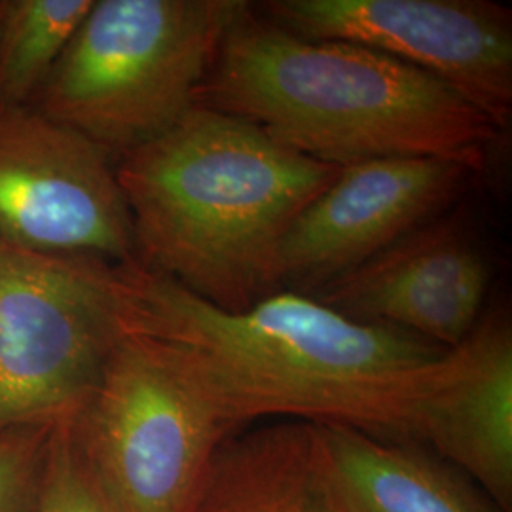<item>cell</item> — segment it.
Masks as SVG:
<instances>
[{"label":"cell","mask_w":512,"mask_h":512,"mask_svg":"<svg viewBox=\"0 0 512 512\" xmlns=\"http://www.w3.org/2000/svg\"><path fill=\"white\" fill-rule=\"evenodd\" d=\"M340 169L196 103L116 160L135 260L215 308L247 310L283 291L281 241Z\"/></svg>","instance_id":"2"},{"label":"cell","mask_w":512,"mask_h":512,"mask_svg":"<svg viewBox=\"0 0 512 512\" xmlns=\"http://www.w3.org/2000/svg\"><path fill=\"white\" fill-rule=\"evenodd\" d=\"M105 262L0 241V433L69 423L92 395L124 336Z\"/></svg>","instance_id":"6"},{"label":"cell","mask_w":512,"mask_h":512,"mask_svg":"<svg viewBox=\"0 0 512 512\" xmlns=\"http://www.w3.org/2000/svg\"><path fill=\"white\" fill-rule=\"evenodd\" d=\"M0 241L40 255L135 260L116 162L33 107H0Z\"/></svg>","instance_id":"8"},{"label":"cell","mask_w":512,"mask_h":512,"mask_svg":"<svg viewBox=\"0 0 512 512\" xmlns=\"http://www.w3.org/2000/svg\"><path fill=\"white\" fill-rule=\"evenodd\" d=\"M37 512H118L82 456L71 423H61L50 431Z\"/></svg>","instance_id":"15"},{"label":"cell","mask_w":512,"mask_h":512,"mask_svg":"<svg viewBox=\"0 0 512 512\" xmlns=\"http://www.w3.org/2000/svg\"><path fill=\"white\" fill-rule=\"evenodd\" d=\"M198 103L327 164L440 158L482 171L501 129L439 78L340 40L300 37L249 8Z\"/></svg>","instance_id":"3"},{"label":"cell","mask_w":512,"mask_h":512,"mask_svg":"<svg viewBox=\"0 0 512 512\" xmlns=\"http://www.w3.org/2000/svg\"><path fill=\"white\" fill-rule=\"evenodd\" d=\"M71 423L118 512H194L222 442L236 435L162 340L124 334Z\"/></svg>","instance_id":"5"},{"label":"cell","mask_w":512,"mask_h":512,"mask_svg":"<svg viewBox=\"0 0 512 512\" xmlns=\"http://www.w3.org/2000/svg\"><path fill=\"white\" fill-rule=\"evenodd\" d=\"M243 0H93L33 109L116 162L198 103Z\"/></svg>","instance_id":"4"},{"label":"cell","mask_w":512,"mask_h":512,"mask_svg":"<svg viewBox=\"0 0 512 512\" xmlns=\"http://www.w3.org/2000/svg\"><path fill=\"white\" fill-rule=\"evenodd\" d=\"M93 0H0V107H31Z\"/></svg>","instance_id":"14"},{"label":"cell","mask_w":512,"mask_h":512,"mask_svg":"<svg viewBox=\"0 0 512 512\" xmlns=\"http://www.w3.org/2000/svg\"><path fill=\"white\" fill-rule=\"evenodd\" d=\"M194 512H344L317 425L281 421L222 442Z\"/></svg>","instance_id":"13"},{"label":"cell","mask_w":512,"mask_h":512,"mask_svg":"<svg viewBox=\"0 0 512 512\" xmlns=\"http://www.w3.org/2000/svg\"><path fill=\"white\" fill-rule=\"evenodd\" d=\"M406 440L431 448L512 511V325L505 311L484 315L433 366L412 404Z\"/></svg>","instance_id":"11"},{"label":"cell","mask_w":512,"mask_h":512,"mask_svg":"<svg viewBox=\"0 0 512 512\" xmlns=\"http://www.w3.org/2000/svg\"><path fill=\"white\" fill-rule=\"evenodd\" d=\"M475 175L440 158H382L342 167L281 241V289L311 294L348 274L442 217Z\"/></svg>","instance_id":"9"},{"label":"cell","mask_w":512,"mask_h":512,"mask_svg":"<svg viewBox=\"0 0 512 512\" xmlns=\"http://www.w3.org/2000/svg\"><path fill=\"white\" fill-rule=\"evenodd\" d=\"M323 467L344 512H501L456 467L412 440L317 425Z\"/></svg>","instance_id":"12"},{"label":"cell","mask_w":512,"mask_h":512,"mask_svg":"<svg viewBox=\"0 0 512 512\" xmlns=\"http://www.w3.org/2000/svg\"><path fill=\"white\" fill-rule=\"evenodd\" d=\"M103 277L122 334L171 346L232 431L279 416L404 440L410 408L448 351L308 294L226 311L137 260H107Z\"/></svg>","instance_id":"1"},{"label":"cell","mask_w":512,"mask_h":512,"mask_svg":"<svg viewBox=\"0 0 512 512\" xmlns=\"http://www.w3.org/2000/svg\"><path fill=\"white\" fill-rule=\"evenodd\" d=\"M50 427L0 433V512H37Z\"/></svg>","instance_id":"16"},{"label":"cell","mask_w":512,"mask_h":512,"mask_svg":"<svg viewBox=\"0 0 512 512\" xmlns=\"http://www.w3.org/2000/svg\"><path fill=\"white\" fill-rule=\"evenodd\" d=\"M490 283L475 236L458 215H442L308 296L349 319L452 349L480 321Z\"/></svg>","instance_id":"10"},{"label":"cell","mask_w":512,"mask_h":512,"mask_svg":"<svg viewBox=\"0 0 512 512\" xmlns=\"http://www.w3.org/2000/svg\"><path fill=\"white\" fill-rule=\"evenodd\" d=\"M260 8L300 37L393 57L463 95L501 131L512 118V14L490 0H270Z\"/></svg>","instance_id":"7"}]
</instances>
